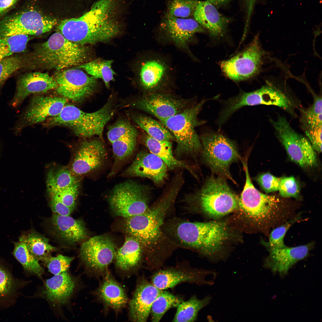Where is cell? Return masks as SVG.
<instances>
[{
    "mask_svg": "<svg viewBox=\"0 0 322 322\" xmlns=\"http://www.w3.org/2000/svg\"><path fill=\"white\" fill-rule=\"evenodd\" d=\"M122 12L117 0H97L80 17L62 21L57 32L81 45L107 42L121 31Z\"/></svg>",
    "mask_w": 322,
    "mask_h": 322,
    "instance_id": "obj_1",
    "label": "cell"
},
{
    "mask_svg": "<svg viewBox=\"0 0 322 322\" xmlns=\"http://www.w3.org/2000/svg\"><path fill=\"white\" fill-rule=\"evenodd\" d=\"M183 185L179 179L174 178L160 198L143 213L124 218L123 227L129 235L136 239L149 251L147 260L151 261L153 248L162 239L161 228L168 210L174 204Z\"/></svg>",
    "mask_w": 322,
    "mask_h": 322,
    "instance_id": "obj_2",
    "label": "cell"
},
{
    "mask_svg": "<svg viewBox=\"0 0 322 322\" xmlns=\"http://www.w3.org/2000/svg\"><path fill=\"white\" fill-rule=\"evenodd\" d=\"M89 56L85 45L74 43L56 32L46 41L36 45L29 55V67L60 70L85 63Z\"/></svg>",
    "mask_w": 322,
    "mask_h": 322,
    "instance_id": "obj_3",
    "label": "cell"
},
{
    "mask_svg": "<svg viewBox=\"0 0 322 322\" xmlns=\"http://www.w3.org/2000/svg\"><path fill=\"white\" fill-rule=\"evenodd\" d=\"M243 162L246 181L239 198V206L258 224L267 231L285 219L289 215V208L277 196L263 194L257 190L250 179L247 162Z\"/></svg>",
    "mask_w": 322,
    "mask_h": 322,
    "instance_id": "obj_4",
    "label": "cell"
},
{
    "mask_svg": "<svg viewBox=\"0 0 322 322\" xmlns=\"http://www.w3.org/2000/svg\"><path fill=\"white\" fill-rule=\"evenodd\" d=\"M112 99L110 97L101 109L90 113L66 104L59 114L47 119L44 124L48 126L67 127L80 137L97 136L103 140L104 127L114 113Z\"/></svg>",
    "mask_w": 322,
    "mask_h": 322,
    "instance_id": "obj_5",
    "label": "cell"
},
{
    "mask_svg": "<svg viewBox=\"0 0 322 322\" xmlns=\"http://www.w3.org/2000/svg\"><path fill=\"white\" fill-rule=\"evenodd\" d=\"M205 102V100H202L160 121L174 137L177 146L174 155L178 160L187 157L195 158L202 151L200 139L195 129L204 122L199 121L197 116Z\"/></svg>",
    "mask_w": 322,
    "mask_h": 322,
    "instance_id": "obj_6",
    "label": "cell"
},
{
    "mask_svg": "<svg viewBox=\"0 0 322 322\" xmlns=\"http://www.w3.org/2000/svg\"><path fill=\"white\" fill-rule=\"evenodd\" d=\"M176 233L184 244L208 256L217 252L228 236L226 224L218 221L182 222L178 225Z\"/></svg>",
    "mask_w": 322,
    "mask_h": 322,
    "instance_id": "obj_7",
    "label": "cell"
},
{
    "mask_svg": "<svg viewBox=\"0 0 322 322\" xmlns=\"http://www.w3.org/2000/svg\"><path fill=\"white\" fill-rule=\"evenodd\" d=\"M188 199L196 200L202 210L210 216L220 217L233 211L239 206V198L231 190L225 178L212 176L202 188Z\"/></svg>",
    "mask_w": 322,
    "mask_h": 322,
    "instance_id": "obj_8",
    "label": "cell"
},
{
    "mask_svg": "<svg viewBox=\"0 0 322 322\" xmlns=\"http://www.w3.org/2000/svg\"><path fill=\"white\" fill-rule=\"evenodd\" d=\"M151 189L132 181L114 186L109 195V205L117 216L126 218L142 214L149 208Z\"/></svg>",
    "mask_w": 322,
    "mask_h": 322,
    "instance_id": "obj_9",
    "label": "cell"
},
{
    "mask_svg": "<svg viewBox=\"0 0 322 322\" xmlns=\"http://www.w3.org/2000/svg\"><path fill=\"white\" fill-rule=\"evenodd\" d=\"M200 140L203 159L212 171L236 183L229 171L231 164L241 158L234 143L222 135L216 133L202 135Z\"/></svg>",
    "mask_w": 322,
    "mask_h": 322,
    "instance_id": "obj_10",
    "label": "cell"
},
{
    "mask_svg": "<svg viewBox=\"0 0 322 322\" xmlns=\"http://www.w3.org/2000/svg\"><path fill=\"white\" fill-rule=\"evenodd\" d=\"M270 120L277 138L291 159L301 167L309 168L317 165L315 150L306 137L295 131L284 117L278 115Z\"/></svg>",
    "mask_w": 322,
    "mask_h": 322,
    "instance_id": "obj_11",
    "label": "cell"
},
{
    "mask_svg": "<svg viewBox=\"0 0 322 322\" xmlns=\"http://www.w3.org/2000/svg\"><path fill=\"white\" fill-rule=\"evenodd\" d=\"M265 55L257 36L242 52L221 62L220 67L224 74L231 80H244L259 73Z\"/></svg>",
    "mask_w": 322,
    "mask_h": 322,
    "instance_id": "obj_12",
    "label": "cell"
},
{
    "mask_svg": "<svg viewBox=\"0 0 322 322\" xmlns=\"http://www.w3.org/2000/svg\"><path fill=\"white\" fill-rule=\"evenodd\" d=\"M117 250L112 239L105 235H100L92 237L82 243L80 256L90 272L103 276L114 260Z\"/></svg>",
    "mask_w": 322,
    "mask_h": 322,
    "instance_id": "obj_13",
    "label": "cell"
},
{
    "mask_svg": "<svg viewBox=\"0 0 322 322\" xmlns=\"http://www.w3.org/2000/svg\"><path fill=\"white\" fill-rule=\"evenodd\" d=\"M54 78L57 94L75 102L82 101L90 97L97 87L96 79L76 68L61 70Z\"/></svg>",
    "mask_w": 322,
    "mask_h": 322,
    "instance_id": "obj_14",
    "label": "cell"
},
{
    "mask_svg": "<svg viewBox=\"0 0 322 322\" xmlns=\"http://www.w3.org/2000/svg\"><path fill=\"white\" fill-rule=\"evenodd\" d=\"M210 275L216 276L217 274L210 270L178 266L157 270L151 276V282L161 290L172 288L184 282L200 286L211 285L213 281L206 279Z\"/></svg>",
    "mask_w": 322,
    "mask_h": 322,
    "instance_id": "obj_15",
    "label": "cell"
},
{
    "mask_svg": "<svg viewBox=\"0 0 322 322\" xmlns=\"http://www.w3.org/2000/svg\"><path fill=\"white\" fill-rule=\"evenodd\" d=\"M67 100L62 97L34 96L15 125V133H19L25 126L43 122L58 115L66 104Z\"/></svg>",
    "mask_w": 322,
    "mask_h": 322,
    "instance_id": "obj_16",
    "label": "cell"
},
{
    "mask_svg": "<svg viewBox=\"0 0 322 322\" xmlns=\"http://www.w3.org/2000/svg\"><path fill=\"white\" fill-rule=\"evenodd\" d=\"M190 103L186 99L154 92L139 98L133 105L154 116L160 121L181 112L191 106Z\"/></svg>",
    "mask_w": 322,
    "mask_h": 322,
    "instance_id": "obj_17",
    "label": "cell"
},
{
    "mask_svg": "<svg viewBox=\"0 0 322 322\" xmlns=\"http://www.w3.org/2000/svg\"><path fill=\"white\" fill-rule=\"evenodd\" d=\"M102 140L100 138L86 140L80 144L69 168L75 176L91 173L102 166L107 153Z\"/></svg>",
    "mask_w": 322,
    "mask_h": 322,
    "instance_id": "obj_18",
    "label": "cell"
},
{
    "mask_svg": "<svg viewBox=\"0 0 322 322\" xmlns=\"http://www.w3.org/2000/svg\"><path fill=\"white\" fill-rule=\"evenodd\" d=\"M159 29L166 39L183 49L188 48V43L195 33L205 32L194 19L176 17L168 13L160 23Z\"/></svg>",
    "mask_w": 322,
    "mask_h": 322,
    "instance_id": "obj_19",
    "label": "cell"
},
{
    "mask_svg": "<svg viewBox=\"0 0 322 322\" xmlns=\"http://www.w3.org/2000/svg\"><path fill=\"white\" fill-rule=\"evenodd\" d=\"M168 168L159 157L150 152H139L123 175L128 177L146 178L160 186L167 178Z\"/></svg>",
    "mask_w": 322,
    "mask_h": 322,
    "instance_id": "obj_20",
    "label": "cell"
},
{
    "mask_svg": "<svg viewBox=\"0 0 322 322\" xmlns=\"http://www.w3.org/2000/svg\"><path fill=\"white\" fill-rule=\"evenodd\" d=\"M252 106L259 105H273L281 108L293 117H296L295 110L301 107L298 99L287 89H283L270 83L250 92Z\"/></svg>",
    "mask_w": 322,
    "mask_h": 322,
    "instance_id": "obj_21",
    "label": "cell"
},
{
    "mask_svg": "<svg viewBox=\"0 0 322 322\" xmlns=\"http://www.w3.org/2000/svg\"><path fill=\"white\" fill-rule=\"evenodd\" d=\"M56 86L54 78L47 73L34 72L24 74L17 81L16 92L10 104L17 107L30 95L46 93L55 89Z\"/></svg>",
    "mask_w": 322,
    "mask_h": 322,
    "instance_id": "obj_22",
    "label": "cell"
},
{
    "mask_svg": "<svg viewBox=\"0 0 322 322\" xmlns=\"http://www.w3.org/2000/svg\"><path fill=\"white\" fill-rule=\"evenodd\" d=\"M162 290L142 278L138 282L129 305V315L131 321H146L150 315L152 304Z\"/></svg>",
    "mask_w": 322,
    "mask_h": 322,
    "instance_id": "obj_23",
    "label": "cell"
},
{
    "mask_svg": "<svg viewBox=\"0 0 322 322\" xmlns=\"http://www.w3.org/2000/svg\"><path fill=\"white\" fill-rule=\"evenodd\" d=\"M141 86L145 90L152 92L165 86L170 78V70L162 58L153 55L142 63L139 71Z\"/></svg>",
    "mask_w": 322,
    "mask_h": 322,
    "instance_id": "obj_24",
    "label": "cell"
},
{
    "mask_svg": "<svg viewBox=\"0 0 322 322\" xmlns=\"http://www.w3.org/2000/svg\"><path fill=\"white\" fill-rule=\"evenodd\" d=\"M312 244L292 247L286 246L269 251L270 254L265 260V266L274 273L286 274L292 266L307 256Z\"/></svg>",
    "mask_w": 322,
    "mask_h": 322,
    "instance_id": "obj_25",
    "label": "cell"
},
{
    "mask_svg": "<svg viewBox=\"0 0 322 322\" xmlns=\"http://www.w3.org/2000/svg\"><path fill=\"white\" fill-rule=\"evenodd\" d=\"M53 233L60 240L69 244H74L84 240L87 232L83 222L69 216L54 214L50 220Z\"/></svg>",
    "mask_w": 322,
    "mask_h": 322,
    "instance_id": "obj_26",
    "label": "cell"
},
{
    "mask_svg": "<svg viewBox=\"0 0 322 322\" xmlns=\"http://www.w3.org/2000/svg\"><path fill=\"white\" fill-rule=\"evenodd\" d=\"M76 284L74 278L66 271L46 280L41 294L53 304L63 305L68 303L72 297Z\"/></svg>",
    "mask_w": 322,
    "mask_h": 322,
    "instance_id": "obj_27",
    "label": "cell"
},
{
    "mask_svg": "<svg viewBox=\"0 0 322 322\" xmlns=\"http://www.w3.org/2000/svg\"><path fill=\"white\" fill-rule=\"evenodd\" d=\"M95 294L105 307L116 312L123 309L128 301L124 289L108 271L103 275Z\"/></svg>",
    "mask_w": 322,
    "mask_h": 322,
    "instance_id": "obj_28",
    "label": "cell"
},
{
    "mask_svg": "<svg viewBox=\"0 0 322 322\" xmlns=\"http://www.w3.org/2000/svg\"><path fill=\"white\" fill-rule=\"evenodd\" d=\"M27 282L15 277L12 267L0 259V310L14 305L19 297V290Z\"/></svg>",
    "mask_w": 322,
    "mask_h": 322,
    "instance_id": "obj_29",
    "label": "cell"
},
{
    "mask_svg": "<svg viewBox=\"0 0 322 322\" xmlns=\"http://www.w3.org/2000/svg\"><path fill=\"white\" fill-rule=\"evenodd\" d=\"M193 15L194 20L212 36L219 37L223 33L227 20L208 1H198Z\"/></svg>",
    "mask_w": 322,
    "mask_h": 322,
    "instance_id": "obj_30",
    "label": "cell"
},
{
    "mask_svg": "<svg viewBox=\"0 0 322 322\" xmlns=\"http://www.w3.org/2000/svg\"><path fill=\"white\" fill-rule=\"evenodd\" d=\"M313 104L307 108L299 109L300 126L306 137L315 141L322 137V97L313 95Z\"/></svg>",
    "mask_w": 322,
    "mask_h": 322,
    "instance_id": "obj_31",
    "label": "cell"
},
{
    "mask_svg": "<svg viewBox=\"0 0 322 322\" xmlns=\"http://www.w3.org/2000/svg\"><path fill=\"white\" fill-rule=\"evenodd\" d=\"M142 246L134 238L128 236L123 246L117 250L114 260L117 269L126 273L138 268L142 256Z\"/></svg>",
    "mask_w": 322,
    "mask_h": 322,
    "instance_id": "obj_32",
    "label": "cell"
},
{
    "mask_svg": "<svg viewBox=\"0 0 322 322\" xmlns=\"http://www.w3.org/2000/svg\"><path fill=\"white\" fill-rule=\"evenodd\" d=\"M143 141V143L150 152L160 158L167 165L168 169H185L194 177H197L193 166L175 157L173 152L171 141L158 140L147 134L145 135Z\"/></svg>",
    "mask_w": 322,
    "mask_h": 322,
    "instance_id": "obj_33",
    "label": "cell"
},
{
    "mask_svg": "<svg viewBox=\"0 0 322 322\" xmlns=\"http://www.w3.org/2000/svg\"><path fill=\"white\" fill-rule=\"evenodd\" d=\"M18 239L19 241L26 245L31 254L38 261H42L56 249L50 244L48 238L33 230L22 232Z\"/></svg>",
    "mask_w": 322,
    "mask_h": 322,
    "instance_id": "obj_34",
    "label": "cell"
},
{
    "mask_svg": "<svg viewBox=\"0 0 322 322\" xmlns=\"http://www.w3.org/2000/svg\"><path fill=\"white\" fill-rule=\"evenodd\" d=\"M212 297L207 295L202 299L196 295L192 296L188 300L182 302L177 308L174 322H191L195 321L199 312L210 302Z\"/></svg>",
    "mask_w": 322,
    "mask_h": 322,
    "instance_id": "obj_35",
    "label": "cell"
},
{
    "mask_svg": "<svg viewBox=\"0 0 322 322\" xmlns=\"http://www.w3.org/2000/svg\"><path fill=\"white\" fill-rule=\"evenodd\" d=\"M69 168L62 167L50 169L47 178L48 193L51 196L79 181Z\"/></svg>",
    "mask_w": 322,
    "mask_h": 322,
    "instance_id": "obj_36",
    "label": "cell"
},
{
    "mask_svg": "<svg viewBox=\"0 0 322 322\" xmlns=\"http://www.w3.org/2000/svg\"><path fill=\"white\" fill-rule=\"evenodd\" d=\"M132 117L134 121L151 137L161 141H171L175 139L171 133L160 122L142 114L134 115Z\"/></svg>",
    "mask_w": 322,
    "mask_h": 322,
    "instance_id": "obj_37",
    "label": "cell"
},
{
    "mask_svg": "<svg viewBox=\"0 0 322 322\" xmlns=\"http://www.w3.org/2000/svg\"><path fill=\"white\" fill-rule=\"evenodd\" d=\"M13 254L22 265L24 270L27 273L41 278L44 270L40 265L38 260L30 252L26 245L18 241L13 242Z\"/></svg>",
    "mask_w": 322,
    "mask_h": 322,
    "instance_id": "obj_38",
    "label": "cell"
},
{
    "mask_svg": "<svg viewBox=\"0 0 322 322\" xmlns=\"http://www.w3.org/2000/svg\"><path fill=\"white\" fill-rule=\"evenodd\" d=\"M112 60L98 58L85 63L76 68L83 69L91 76L96 79H102L106 87L109 88L110 82L114 80V75L115 74L112 68Z\"/></svg>",
    "mask_w": 322,
    "mask_h": 322,
    "instance_id": "obj_39",
    "label": "cell"
},
{
    "mask_svg": "<svg viewBox=\"0 0 322 322\" xmlns=\"http://www.w3.org/2000/svg\"><path fill=\"white\" fill-rule=\"evenodd\" d=\"M179 296L162 290L154 301L150 314L152 321H160L166 312L171 308H177L183 301Z\"/></svg>",
    "mask_w": 322,
    "mask_h": 322,
    "instance_id": "obj_40",
    "label": "cell"
},
{
    "mask_svg": "<svg viewBox=\"0 0 322 322\" xmlns=\"http://www.w3.org/2000/svg\"><path fill=\"white\" fill-rule=\"evenodd\" d=\"M31 36L20 35L0 37V61L24 51Z\"/></svg>",
    "mask_w": 322,
    "mask_h": 322,
    "instance_id": "obj_41",
    "label": "cell"
},
{
    "mask_svg": "<svg viewBox=\"0 0 322 322\" xmlns=\"http://www.w3.org/2000/svg\"><path fill=\"white\" fill-rule=\"evenodd\" d=\"M28 55H13L0 61V86L13 74L29 66Z\"/></svg>",
    "mask_w": 322,
    "mask_h": 322,
    "instance_id": "obj_42",
    "label": "cell"
},
{
    "mask_svg": "<svg viewBox=\"0 0 322 322\" xmlns=\"http://www.w3.org/2000/svg\"><path fill=\"white\" fill-rule=\"evenodd\" d=\"M137 137H125L112 143L114 166L121 164L133 154L137 145Z\"/></svg>",
    "mask_w": 322,
    "mask_h": 322,
    "instance_id": "obj_43",
    "label": "cell"
},
{
    "mask_svg": "<svg viewBox=\"0 0 322 322\" xmlns=\"http://www.w3.org/2000/svg\"><path fill=\"white\" fill-rule=\"evenodd\" d=\"M299 217L298 216L272 230L270 235L269 241L263 242L269 251L286 247L284 242L285 235L291 226L299 219Z\"/></svg>",
    "mask_w": 322,
    "mask_h": 322,
    "instance_id": "obj_44",
    "label": "cell"
},
{
    "mask_svg": "<svg viewBox=\"0 0 322 322\" xmlns=\"http://www.w3.org/2000/svg\"><path fill=\"white\" fill-rule=\"evenodd\" d=\"M138 132L129 121L120 120L110 126L107 133V137L111 143L126 137H137Z\"/></svg>",
    "mask_w": 322,
    "mask_h": 322,
    "instance_id": "obj_45",
    "label": "cell"
},
{
    "mask_svg": "<svg viewBox=\"0 0 322 322\" xmlns=\"http://www.w3.org/2000/svg\"><path fill=\"white\" fill-rule=\"evenodd\" d=\"M196 0H172L168 6L169 15L185 18L193 14L198 3Z\"/></svg>",
    "mask_w": 322,
    "mask_h": 322,
    "instance_id": "obj_46",
    "label": "cell"
},
{
    "mask_svg": "<svg viewBox=\"0 0 322 322\" xmlns=\"http://www.w3.org/2000/svg\"><path fill=\"white\" fill-rule=\"evenodd\" d=\"M74 257L59 254L55 257L50 256L44 258L42 261L49 272L54 275L67 271Z\"/></svg>",
    "mask_w": 322,
    "mask_h": 322,
    "instance_id": "obj_47",
    "label": "cell"
},
{
    "mask_svg": "<svg viewBox=\"0 0 322 322\" xmlns=\"http://www.w3.org/2000/svg\"><path fill=\"white\" fill-rule=\"evenodd\" d=\"M79 187L78 182L50 196V197L51 198L58 200L74 209L79 193Z\"/></svg>",
    "mask_w": 322,
    "mask_h": 322,
    "instance_id": "obj_48",
    "label": "cell"
},
{
    "mask_svg": "<svg viewBox=\"0 0 322 322\" xmlns=\"http://www.w3.org/2000/svg\"><path fill=\"white\" fill-rule=\"evenodd\" d=\"M278 191L282 197L298 198L300 187L299 184L293 177H283L280 178Z\"/></svg>",
    "mask_w": 322,
    "mask_h": 322,
    "instance_id": "obj_49",
    "label": "cell"
},
{
    "mask_svg": "<svg viewBox=\"0 0 322 322\" xmlns=\"http://www.w3.org/2000/svg\"><path fill=\"white\" fill-rule=\"evenodd\" d=\"M256 179L262 189L267 193L278 191L280 178L267 173L258 175Z\"/></svg>",
    "mask_w": 322,
    "mask_h": 322,
    "instance_id": "obj_50",
    "label": "cell"
},
{
    "mask_svg": "<svg viewBox=\"0 0 322 322\" xmlns=\"http://www.w3.org/2000/svg\"><path fill=\"white\" fill-rule=\"evenodd\" d=\"M50 207L54 214L62 216H69L74 210L54 198H51Z\"/></svg>",
    "mask_w": 322,
    "mask_h": 322,
    "instance_id": "obj_51",
    "label": "cell"
},
{
    "mask_svg": "<svg viewBox=\"0 0 322 322\" xmlns=\"http://www.w3.org/2000/svg\"><path fill=\"white\" fill-rule=\"evenodd\" d=\"M19 0H0V19Z\"/></svg>",
    "mask_w": 322,
    "mask_h": 322,
    "instance_id": "obj_52",
    "label": "cell"
},
{
    "mask_svg": "<svg viewBox=\"0 0 322 322\" xmlns=\"http://www.w3.org/2000/svg\"><path fill=\"white\" fill-rule=\"evenodd\" d=\"M247 8V24L249 22V20L252 13L254 6L256 0H245Z\"/></svg>",
    "mask_w": 322,
    "mask_h": 322,
    "instance_id": "obj_53",
    "label": "cell"
},
{
    "mask_svg": "<svg viewBox=\"0 0 322 322\" xmlns=\"http://www.w3.org/2000/svg\"><path fill=\"white\" fill-rule=\"evenodd\" d=\"M214 6L219 7L226 4L229 0H207Z\"/></svg>",
    "mask_w": 322,
    "mask_h": 322,
    "instance_id": "obj_54",
    "label": "cell"
}]
</instances>
